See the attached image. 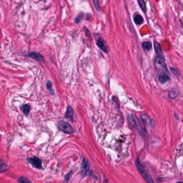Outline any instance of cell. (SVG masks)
<instances>
[{"mask_svg": "<svg viewBox=\"0 0 183 183\" xmlns=\"http://www.w3.org/2000/svg\"><path fill=\"white\" fill-rule=\"evenodd\" d=\"M52 86H53L52 83H51L50 81H48L47 84V87L48 89L49 90L51 94L53 95L54 94V92L52 88Z\"/></svg>", "mask_w": 183, "mask_h": 183, "instance_id": "ac0fdd59", "label": "cell"}, {"mask_svg": "<svg viewBox=\"0 0 183 183\" xmlns=\"http://www.w3.org/2000/svg\"><path fill=\"white\" fill-rule=\"evenodd\" d=\"M177 183H183V182H177Z\"/></svg>", "mask_w": 183, "mask_h": 183, "instance_id": "d4e9b609", "label": "cell"}, {"mask_svg": "<svg viewBox=\"0 0 183 183\" xmlns=\"http://www.w3.org/2000/svg\"><path fill=\"white\" fill-rule=\"evenodd\" d=\"M138 2L141 9L144 11V12H146V6L144 0H138Z\"/></svg>", "mask_w": 183, "mask_h": 183, "instance_id": "e0dca14e", "label": "cell"}, {"mask_svg": "<svg viewBox=\"0 0 183 183\" xmlns=\"http://www.w3.org/2000/svg\"><path fill=\"white\" fill-rule=\"evenodd\" d=\"M170 69H171V71H172V72L175 75L178 76V71H177L174 67H171L170 68Z\"/></svg>", "mask_w": 183, "mask_h": 183, "instance_id": "7402d4cb", "label": "cell"}, {"mask_svg": "<svg viewBox=\"0 0 183 183\" xmlns=\"http://www.w3.org/2000/svg\"><path fill=\"white\" fill-rule=\"evenodd\" d=\"M7 165L5 164L4 161L0 158V173L4 172V171L7 170Z\"/></svg>", "mask_w": 183, "mask_h": 183, "instance_id": "9a60e30c", "label": "cell"}, {"mask_svg": "<svg viewBox=\"0 0 183 183\" xmlns=\"http://www.w3.org/2000/svg\"><path fill=\"white\" fill-rule=\"evenodd\" d=\"M93 1L95 9L99 11L100 10V5L99 0H93Z\"/></svg>", "mask_w": 183, "mask_h": 183, "instance_id": "ffe728a7", "label": "cell"}, {"mask_svg": "<svg viewBox=\"0 0 183 183\" xmlns=\"http://www.w3.org/2000/svg\"><path fill=\"white\" fill-rule=\"evenodd\" d=\"M65 117L69 120H72L74 117V111L72 108L70 106H68L67 107Z\"/></svg>", "mask_w": 183, "mask_h": 183, "instance_id": "30bf717a", "label": "cell"}, {"mask_svg": "<svg viewBox=\"0 0 183 183\" xmlns=\"http://www.w3.org/2000/svg\"><path fill=\"white\" fill-rule=\"evenodd\" d=\"M141 118L142 122L147 125H151L152 124V121L151 118L146 114H142L141 116Z\"/></svg>", "mask_w": 183, "mask_h": 183, "instance_id": "8fae6325", "label": "cell"}, {"mask_svg": "<svg viewBox=\"0 0 183 183\" xmlns=\"http://www.w3.org/2000/svg\"><path fill=\"white\" fill-rule=\"evenodd\" d=\"M154 49H155V51L157 55L158 56L163 57V51L161 49V47L160 46L159 44L156 41H154Z\"/></svg>", "mask_w": 183, "mask_h": 183, "instance_id": "ba28073f", "label": "cell"}, {"mask_svg": "<svg viewBox=\"0 0 183 183\" xmlns=\"http://www.w3.org/2000/svg\"><path fill=\"white\" fill-rule=\"evenodd\" d=\"M154 64L158 71H167V68L165 64L164 57L157 56L154 60Z\"/></svg>", "mask_w": 183, "mask_h": 183, "instance_id": "6da1fadb", "label": "cell"}, {"mask_svg": "<svg viewBox=\"0 0 183 183\" xmlns=\"http://www.w3.org/2000/svg\"><path fill=\"white\" fill-rule=\"evenodd\" d=\"M58 127L59 130L63 131V132L70 134L73 132V129L71 127V125L67 122L63 121H60L58 123Z\"/></svg>", "mask_w": 183, "mask_h": 183, "instance_id": "3957f363", "label": "cell"}, {"mask_svg": "<svg viewBox=\"0 0 183 183\" xmlns=\"http://www.w3.org/2000/svg\"><path fill=\"white\" fill-rule=\"evenodd\" d=\"M29 58L36 60L37 61H40V62H43L44 61V58L43 57L38 53H35V52H32L30 53L27 55Z\"/></svg>", "mask_w": 183, "mask_h": 183, "instance_id": "52a82bcc", "label": "cell"}, {"mask_svg": "<svg viewBox=\"0 0 183 183\" xmlns=\"http://www.w3.org/2000/svg\"><path fill=\"white\" fill-rule=\"evenodd\" d=\"M19 183H32L31 181L25 177H20L18 180Z\"/></svg>", "mask_w": 183, "mask_h": 183, "instance_id": "d6986e66", "label": "cell"}, {"mask_svg": "<svg viewBox=\"0 0 183 183\" xmlns=\"http://www.w3.org/2000/svg\"><path fill=\"white\" fill-rule=\"evenodd\" d=\"M31 109V107L28 105H25L22 107V111L25 115H28Z\"/></svg>", "mask_w": 183, "mask_h": 183, "instance_id": "2e32d148", "label": "cell"}, {"mask_svg": "<svg viewBox=\"0 0 183 183\" xmlns=\"http://www.w3.org/2000/svg\"><path fill=\"white\" fill-rule=\"evenodd\" d=\"M72 171H71V172H70L69 173H68V174H67L66 176H65V181H68V180H69V179H70V176H71V175L72 174Z\"/></svg>", "mask_w": 183, "mask_h": 183, "instance_id": "44dd1931", "label": "cell"}, {"mask_svg": "<svg viewBox=\"0 0 183 183\" xmlns=\"http://www.w3.org/2000/svg\"><path fill=\"white\" fill-rule=\"evenodd\" d=\"M28 161L36 168L39 169L42 168V161L39 157L34 156L28 158Z\"/></svg>", "mask_w": 183, "mask_h": 183, "instance_id": "277c9868", "label": "cell"}, {"mask_svg": "<svg viewBox=\"0 0 183 183\" xmlns=\"http://www.w3.org/2000/svg\"><path fill=\"white\" fill-rule=\"evenodd\" d=\"M96 43H97V45H98V46L100 48L101 50H102L103 51H104L105 53H108V50H107L106 47L105 46V42L104 41V40L100 38H99L98 39V40H97Z\"/></svg>", "mask_w": 183, "mask_h": 183, "instance_id": "9c48e42d", "label": "cell"}, {"mask_svg": "<svg viewBox=\"0 0 183 183\" xmlns=\"http://www.w3.org/2000/svg\"><path fill=\"white\" fill-rule=\"evenodd\" d=\"M134 22L136 25H141L144 22V19L140 15H136L134 17Z\"/></svg>", "mask_w": 183, "mask_h": 183, "instance_id": "7c38bea8", "label": "cell"}, {"mask_svg": "<svg viewBox=\"0 0 183 183\" xmlns=\"http://www.w3.org/2000/svg\"><path fill=\"white\" fill-rule=\"evenodd\" d=\"M85 33H86V36H87V37L91 38L90 33L88 29H87V28H86V29H85Z\"/></svg>", "mask_w": 183, "mask_h": 183, "instance_id": "603a6c76", "label": "cell"}, {"mask_svg": "<svg viewBox=\"0 0 183 183\" xmlns=\"http://www.w3.org/2000/svg\"><path fill=\"white\" fill-rule=\"evenodd\" d=\"M158 80L161 83L164 84L169 81L170 77L165 72H162L158 75Z\"/></svg>", "mask_w": 183, "mask_h": 183, "instance_id": "8992f818", "label": "cell"}, {"mask_svg": "<svg viewBox=\"0 0 183 183\" xmlns=\"http://www.w3.org/2000/svg\"><path fill=\"white\" fill-rule=\"evenodd\" d=\"M89 169V165L88 162L85 158H83V162L82 164L81 174L82 176L84 177L87 175Z\"/></svg>", "mask_w": 183, "mask_h": 183, "instance_id": "5b68a950", "label": "cell"}, {"mask_svg": "<svg viewBox=\"0 0 183 183\" xmlns=\"http://www.w3.org/2000/svg\"><path fill=\"white\" fill-rule=\"evenodd\" d=\"M179 90L177 89H175L174 90L170 91L169 93V97L171 99H175L179 95Z\"/></svg>", "mask_w": 183, "mask_h": 183, "instance_id": "5bb4252c", "label": "cell"}, {"mask_svg": "<svg viewBox=\"0 0 183 183\" xmlns=\"http://www.w3.org/2000/svg\"><path fill=\"white\" fill-rule=\"evenodd\" d=\"M136 166L139 170V171H140V173H141L142 176L143 177V178H144L148 183H154L150 174L148 173V172L145 170V169L143 167L142 165L140 163L138 160H137L136 162Z\"/></svg>", "mask_w": 183, "mask_h": 183, "instance_id": "7a4b0ae2", "label": "cell"}, {"mask_svg": "<svg viewBox=\"0 0 183 183\" xmlns=\"http://www.w3.org/2000/svg\"><path fill=\"white\" fill-rule=\"evenodd\" d=\"M81 18H80V16H77V17H76V18L75 19V21H76V22L77 24L79 23L80 22H81Z\"/></svg>", "mask_w": 183, "mask_h": 183, "instance_id": "cb8c5ba5", "label": "cell"}, {"mask_svg": "<svg viewBox=\"0 0 183 183\" xmlns=\"http://www.w3.org/2000/svg\"><path fill=\"white\" fill-rule=\"evenodd\" d=\"M142 46L145 50L149 51L152 48V44L151 42L150 41H145L142 42Z\"/></svg>", "mask_w": 183, "mask_h": 183, "instance_id": "4fadbf2b", "label": "cell"}]
</instances>
